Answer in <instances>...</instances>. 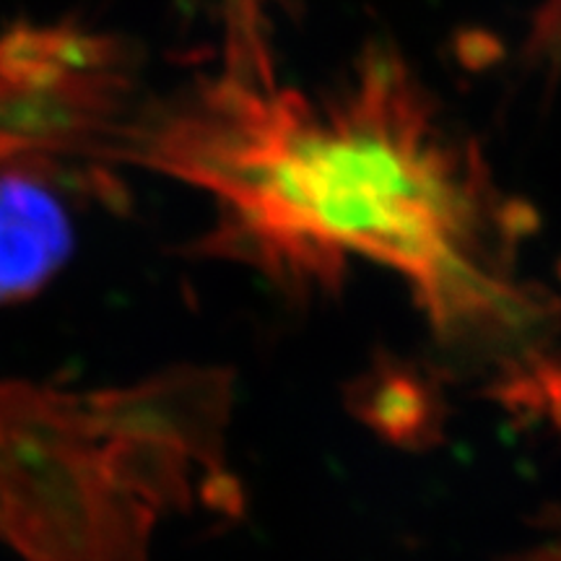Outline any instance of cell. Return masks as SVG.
<instances>
[{
  "label": "cell",
  "mask_w": 561,
  "mask_h": 561,
  "mask_svg": "<svg viewBox=\"0 0 561 561\" xmlns=\"http://www.w3.org/2000/svg\"><path fill=\"white\" fill-rule=\"evenodd\" d=\"M157 149L289 276L331 278L346 255L369 257L403 273L445 333H502L538 314L486 265L483 174L434 128L401 62L369 60L346 100L322 110L219 89Z\"/></svg>",
  "instance_id": "obj_1"
},
{
  "label": "cell",
  "mask_w": 561,
  "mask_h": 561,
  "mask_svg": "<svg viewBox=\"0 0 561 561\" xmlns=\"http://www.w3.org/2000/svg\"><path fill=\"white\" fill-rule=\"evenodd\" d=\"M70 252L66 210L24 178H0V305L37 294Z\"/></svg>",
  "instance_id": "obj_2"
},
{
  "label": "cell",
  "mask_w": 561,
  "mask_h": 561,
  "mask_svg": "<svg viewBox=\"0 0 561 561\" xmlns=\"http://www.w3.org/2000/svg\"><path fill=\"white\" fill-rule=\"evenodd\" d=\"M348 403L377 437L403 450H430L445 434L447 405L437 380L398 356H377L348 388Z\"/></svg>",
  "instance_id": "obj_3"
},
{
  "label": "cell",
  "mask_w": 561,
  "mask_h": 561,
  "mask_svg": "<svg viewBox=\"0 0 561 561\" xmlns=\"http://www.w3.org/2000/svg\"><path fill=\"white\" fill-rule=\"evenodd\" d=\"M500 401L512 411L538 413L561 434V359H533L500 382Z\"/></svg>",
  "instance_id": "obj_4"
},
{
  "label": "cell",
  "mask_w": 561,
  "mask_h": 561,
  "mask_svg": "<svg viewBox=\"0 0 561 561\" xmlns=\"http://www.w3.org/2000/svg\"><path fill=\"white\" fill-rule=\"evenodd\" d=\"M528 561H561V541L546 546V549L536 551Z\"/></svg>",
  "instance_id": "obj_5"
}]
</instances>
